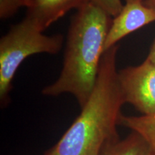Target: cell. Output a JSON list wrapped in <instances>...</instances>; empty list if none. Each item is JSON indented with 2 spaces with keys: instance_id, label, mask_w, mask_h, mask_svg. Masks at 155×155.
<instances>
[{
  "instance_id": "1",
  "label": "cell",
  "mask_w": 155,
  "mask_h": 155,
  "mask_svg": "<svg viewBox=\"0 0 155 155\" xmlns=\"http://www.w3.org/2000/svg\"><path fill=\"white\" fill-rule=\"evenodd\" d=\"M118 45L102 56L97 81L81 112L58 142L53 155H101L110 141L118 139L121 108L125 100L116 71Z\"/></svg>"
},
{
  "instance_id": "2",
  "label": "cell",
  "mask_w": 155,
  "mask_h": 155,
  "mask_svg": "<svg viewBox=\"0 0 155 155\" xmlns=\"http://www.w3.org/2000/svg\"><path fill=\"white\" fill-rule=\"evenodd\" d=\"M111 22V17L91 1L78 9L70 25L61 75L42 89V94H71L81 108L86 105L96 85Z\"/></svg>"
},
{
  "instance_id": "3",
  "label": "cell",
  "mask_w": 155,
  "mask_h": 155,
  "mask_svg": "<svg viewBox=\"0 0 155 155\" xmlns=\"http://www.w3.org/2000/svg\"><path fill=\"white\" fill-rule=\"evenodd\" d=\"M30 17L12 27L0 40V100L8 103L12 81L17 70L27 58L38 53L55 55L61 50L63 37L48 36Z\"/></svg>"
},
{
  "instance_id": "4",
  "label": "cell",
  "mask_w": 155,
  "mask_h": 155,
  "mask_svg": "<svg viewBox=\"0 0 155 155\" xmlns=\"http://www.w3.org/2000/svg\"><path fill=\"white\" fill-rule=\"evenodd\" d=\"M125 102L132 105L142 115H155V65L146 59L135 67L118 73Z\"/></svg>"
},
{
  "instance_id": "5",
  "label": "cell",
  "mask_w": 155,
  "mask_h": 155,
  "mask_svg": "<svg viewBox=\"0 0 155 155\" xmlns=\"http://www.w3.org/2000/svg\"><path fill=\"white\" fill-rule=\"evenodd\" d=\"M153 22H155V11L145 5L144 0H125L121 11L112 20L104 53L128 35Z\"/></svg>"
},
{
  "instance_id": "6",
  "label": "cell",
  "mask_w": 155,
  "mask_h": 155,
  "mask_svg": "<svg viewBox=\"0 0 155 155\" xmlns=\"http://www.w3.org/2000/svg\"><path fill=\"white\" fill-rule=\"evenodd\" d=\"M91 0H33L27 17L45 30L72 9H79Z\"/></svg>"
},
{
  "instance_id": "7",
  "label": "cell",
  "mask_w": 155,
  "mask_h": 155,
  "mask_svg": "<svg viewBox=\"0 0 155 155\" xmlns=\"http://www.w3.org/2000/svg\"><path fill=\"white\" fill-rule=\"evenodd\" d=\"M101 155H154L140 136L132 132L123 140L110 141L103 149Z\"/></svg>"
},
{
  "instance_id": "8",
  "label": "cell",
  "mask_w": 155,
  "mask_h": 155,
  "mask_svg": "<svg viewBox=\"0 0 155 155\" xmlns=\"http://www.w3.org/2000/svg\"><path fill=\"white\" fill-rule=\"evenodd\" d=\"M119 124L140 136L155 155V115L127 116L121 114Z\"/></svg>"
},
{
  "instance_id": "9",
  "label": "cell",
  "mask_w": 155,
  "mask_h": 155,
  "mask_svg": "<svg viewBox=\"0 0 155 155\" xmlns=\"http://www.w3.org/2000/svg\"><path fill=\"white\" fill-rule=\"evenodd\" d=\"M21 7H25L24 0H0V17L2 19L9 18Z\"/></svg>"
},
{
  "instance_id": "10",
  "label": "cell",
  "mask_w": 155,
  "mask_h": 155,
  "mask_svg": "<svg viewBox=\"0 0 155 155\" xmlns=\"http://www.w3.org/2000/svg\"><path fill=\"white\" fill-rule=\"evenodd\" d=\"M104 9L110 17H116L123 8L121 0H91Z\"/></svg>"
},
{
  "instance_id": "11",
  "label": "cell",
  "mask_w": 155,
  "mask_h": 155,
  "mask_svg": "<svg viewBox=\"0 0 155 155\" xmlns=\"http://www.w3.org/2000/svg\"><path fill=\"white\" fill-rule=\"evenodd\" d=\"M147 60H149L150 62H152L153 64L155 65V40L153 43L152 48H151L150 52L149 53L148 57L147 58Z\"/></svg>"
},
{
  "instance_id": "12",
  "label": "cell",
  "mask_w": 155,
  "mask_h": 155,
  "mask_svg": "<svg viewBox=\"0 0 155 155\" xmlns=\"http://www.w3.org/2000/svg\"><path fill=\"white\" fill-rule=\"evenodd\" d=\"M144 4L150 9L155 11V0H144Z\"/></svg>"
},
{
  "instance_id": "13",
  "label": "cell",
  "mask_w": 155,
  "mask_h": 155,
  "mask_svg": "<svg viewBox=\"0 0 155 155\" xmlns=\"http://www.w3.org/2000/svg\"><path fill=\"white\" fill-rule=\"evenodd\" d=\"M24 2L25 4V7H27L28 8V7H30V5H32L33 0H24Z\"/></svg>"
},
{
  "instance_id": "14",
  "label": "cell",
  "mask_w": 155,
  "mask_h": 155,
  "mask_svg": "<svg viewBox=\"0 0 155 155\" xmlns=\"http://www.w3.org/2000/svg\"><path fill=\"white\" fill-rule=\"evenodd\" d=\"M43 155H53V152H52V150H48V152H46Z\"/></svg>"
}]
</instances>
